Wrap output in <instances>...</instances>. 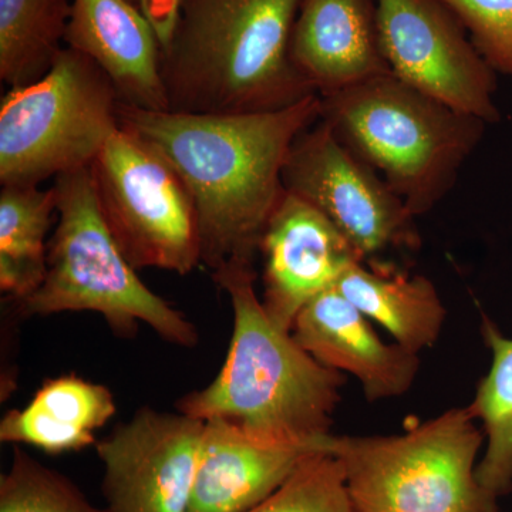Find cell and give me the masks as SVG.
<instances>
[{
    "label": "cell",
    "mask_w": 512,
    "mask_h": 512,
    "mask_svg": "<svg viewBox=\"0 0 512 512\" xmlns=\"http://www.w3.org/2000/svg\"><path fill=\"white\" fill-rule=\"evenodd\" d=\"M390 73L431 99L487 124L501 120L497 73L441 0H376Z\"/></svg>",
    "instance_id": "obj_10"
},
{
    "label": "cell",
    "mask_w": 512,
    "mask_h": 512,
    "mask_svg": "<svg viewBox=\"0 0 512 512\" xmlns=\"http://www.w3.org/2000/svg\"><path fill=\"white\" fill-rule=\"evenodd\" d=\"M131 3H134V5L138 6L140 8V0H130Z\"/></svg>",
    "instance_id": "obj_26"
},
{
    "label": "cell",
    "mask_w": 512,
    "mask_h": 512,
    "mask_svg": "<svg viewBox=\"0 0 512 512\" xmlns=\"http://www.w3.org/2000/svg\"><path fill=\"white\" fill-rule=\"evenodd\" d=\"M101 215L136 271L190 275L201 265L197 208L177 171L120 127L90 165Z\"/></svg>",
    "instance_id": "obj_8"
},
{
    "label": "cell",
    "mask_w": 512,
    "mask_h": 512,
    "mask_svg": "<svg viewBox=\"0 0 512 512\" xmlns=\"http://www.w3.org/2000/svg\"><path fill=\"white\" fill-rule=\"evenodd\" d=\"M488 66L512 79V0H441Z\"/></svg>",
    "instance_id": "obj_24"
},
{
    "label": "cell",
    "mask_w": 512,
    "mask_h": 512,
    "mask_svg": "<svg viewBox=\"0 0 512 512\" xmlns=\"http://www.w3.org/2000/svg\"><path fill=\"white\" fill-rule=\"evenodd\" d=\"M205 421L184 413L138 410L97 441L110 512H188Z\"/></svg>",
    "instance_id": "obj_11"
},
{
    "label": "cell",
    "mask_w": 512,
    "mask_h": 512,
    "mask_svg": "<svg viewBox=\"0 0 512 512\" xmlns=\"http://www.w3.org/2000/svg\"><path fill=\"white\" fill-rule=\"evenodd\" d=\"M57 215L55 185H2L0 191V291L20 301L35 293L47 271V234Z\"/></svg>",
    "instance_id": "obj_19"
},
{
    "label": "cell",
    "mask_w": 512,
    "mask_h": 512,
    "mask_svg": "<svg viewBox=\"0 0 512 512\" xmlns=\"http://www.w3.org/2000/svg\"><path fill=\"white\" fill-rule=\"evenodd\" d=\"M181 3L183 0H140V9L156 30L161 50L173 35L178 15H180Z\"/></svg>",
    "instance_id": "obj_25"
},
{
    "label": "cell",
    "mask_w": 512,
    "mask_h": 512,
    "mask_svg": "<svg viewBox=\"0 0 512 512\" xmlns=\"http://www.w3.org/2000/svg\"><path fill=\"white\" fill-rule=\"evenodd\" d=\"M318 451L323 450L269 446L225 421H205L188 512H245Z\"/></svg>",
    "instance_id": "obj_16"
},
{
    "label": "cell",
    "mask_w": 512,
    "mask_h": 512,
    "mask_svg": "<svg viewBox=\"0 0 512 512\" xmlns=\"http://www.w3.org/2000/svg\"><path fill=\"white\" fill-rule=\"evenodd\" d=\"M120 127L154 148L187 185L197 208L201 265L254 264L286 192L293 143L320 117V96L265 113L188 114L120 104Z\"/></svg>",
    "instance_id": "obj_1"
},
{
    "label": "cell",
    "mask_w": 512,
    "mask_h": 512,
    "mask_svg": "<svg viewBox=\"0 0 512 512\" xmlns=\"http://www.w3.org/2000/svg\"><path fill=\"white\" fill-rule=\"evenodd\" d=\"M211 274L231 301V343L217 377L178 400V412L225 421L269 446L329 450L345 375L269 319L256 295L254 264L231 262Z\"/></svg>",
    "instance_id": "obj_2"
},
{
    "label": "cell",
    "mask_w": 512,
    "mask_h": 512,
    "mask_svg": "<svg viewBox=\"0 0 512 512\" xmlns=\"http://www.w3.org/2000/svg\"><path fill=\"white\" fill-rule=\"evenodd\" d=\"M259 252L264 256L262 305L288 332L303 306L366 261L322 212L288 191L266 225Z\"/></svg>",
    "instance_id": "obj_12"
},
{
    "label": "cell",
    "mask_w": 512,
    "mask_h": 512,
    "mask_svg": "<svg viewBox=\"0 0 512 512\" xmlns=\"http://www.w3.org/2000/svg\"><path fill=\"white\" fill-rule=\"evenodd\" d=\"M299 0H183L161 50L168 111L265 113L318 94L291 59Z\"/></svg>",
    "instance_id": "obj_3"
},
{
    "label": "cell",
    "mask_w": 512,
    "mask_h": 512,
    "mask_svg": "<svg viewBox=\"0 0 512 512\" xmlns=\"http://www.w3.org/2000/svg\"><path fill=\"white\" fill-rule=\"evenodd\" d=\"M0 512H110L87 500L69 480L13 447L12 464L0 477Z\"/></svg>",
    "instance_id": "obj_22"
},
{
    "label": "cell",
    "mask_w": 512,
    "mask_h": 512,
    "mask_svg": "<svg viewBox=\"0 0 512 512\" xmlns=\"http://www.w3.org/2000/svg\"><path fill=\"white\" fill-rule=\"evenodd\" d=\"M120 104L109 76L64 47L42 79L0 101V184L40 185L89 168L120 128Z\"/></svg>",
    "instance_id": "obj_7"
},
{
    "label": "cell",
    "mask_w": 512,
    "mask_h": 512,
    "mask_svg": "<svg viewBox=\"0 0 512 512\" xmlns=\"http://www.w3.org/2000/svg\"><path fill=\"white\" fill-rule=\"evenodd\" d=\"M484 441L467 404L403 434H333L328 448L355 512H498V498L476 477Z\"/></svg>",
    "instance_id": "obj_6"
},
{
    "label": "cell",
    "mask_w": 512,
    "mask_h": 512,
    "mask_svg": "<svg viewBox=\"0 0 512 512\" xmlns=\"http://www.w3.org/2000/svg\"><path fill=\"white\" fill-rule=\"evenodd\" d=\"M282 183L332 221L366 261L390 248H419L416 218L402 198L340 143L326 121L296 138Z\"/></svg>",
    "instance_id": "obj_9"
},
{
    "label": "cell",
    "mask_w": 512,
    "mask_h": 512,
    "mask_svg": "<svg viewBox=\"0 0 512 512\" xmlns=\"http://www.w3.org/2000/svg\"><path fill=\"white\" fill-rule=\"evenodd\" d=\"M363 315L383 326L394 342L420 355L433 348L447 318L439 291L423 275L409 276L386 266L349 268L335 285Z\"/></svg>",
    "instance_id": "obj_18"
},
{
    "label": "cell",
    "mask_w": 512,
    "mask_h": 512,
    "mask_svg": "<svg viewBox=\"0 0 512 512\" xmlns=\"http://www.w3.org/2000/svg\"><path fill=\"white\" fill-rule=\"evenodd\" d=\"M64 45L109 76L124 106L168 111L160 39L130 0H72Z\"/></svg>",
    "instance_id": "obj_14"
},
{
    "label": "cell",
    "mask_w": 512,
    "mask_h": 512,
    "mask_svg": "<svg viewBox=\"0 0 512 512\" xmlns=\"http://www.w3.org/2000/svg\"><path fill=\"white\" fill-rule=\"evenodd\" d=\"M319 119L383 178L414 218L450 194L488 126L392 73L320 96Z\"/></svg>",
    "instance_id": "obj_4"
},
{
    "label": "cell",
    "mask_w": 512,
    "mask_h": 512,
    "mask_svg": "<svg viewBox=\"0 0 512 512\" xmlns=\"http://www.w3.org/2000/svg\"><path fill=\"white\" fill-rule=\"evenodd\" d=\"M291 59L322 97L390 73L380 47L376 0H299Z\"/></svg>",
    "instance_id": "obj_15"
},
{
    "label": "cell",
    "mask_w": 512,
    "mask_h": 512,
    "mask_svg": "<svg viewBox=\"0 0 512 512\" xmlns=\"http://www.w3.org/2000/svg\"><path fill=\"white\" fill-rule=\"evenodd\" d=\"M245 512H355L345 471L329 450L306 458L278 490Z\"/></svg>",
    "instance_id": "obj_23"
},
{
    "label": "cell",
    "mask_w": 512,
    "mask_h": 512,
    "mask_svg": "<svg viewBox=\"0 0 512 512\" xmlns=\"http://www.w3.org/2000/svg\"><path fill=\"white\" fill-rule=\"evenodd\" d=\"M72 0H0V79L9 89L42 79L66 47Z\"/></svg>",
    "instance_id": "obj_20"
},
{
    "label": "cell",
    "mask_w": 512,
    "mask_h": 512,
    "mask_svg": "<svg viewBox=\"0 0 512 512\" xmlns=\"http://www.w3.org/2000/svg\"><path fill=\"white\" fill-rule=\"evenodd\" d=\"M291 333L322 365L355 377L369 402L403 396L420 372L419 355L383 342L370 319L335 286L303 306Z\"/></svg>",
    "instance_id": "obj_13"
},
{
    "label": "cell",
    "mask_w": 512,
    "mask_h": 512,
    "mask_svg": "<svg viewBox=\"0 0 512 512\" xmlns=\"http://www.w3.org/2000/svg\"><path fill=\"white\" fill-rule=\"evenodd\" d=\"M57 225L49 239L47 271L39 289L20 301L6 299L19 318L63 312L100 313L119 338H133L140 323L165 342L192 348L198 330L148 289L111 235L89 168L55 178Z\"/></svg>",
    "instance_id": "obj_5"
},
{
    "label": "cell",
    "mask_w": 512,
    "mask_h": 512,
    "mask_svg": "<svg viewBox=\"0 0 512 512\" xmlns=\"http://www.w3.org/2000/svg\"><path fill=\"white\" fill-rule=\"evenodd\" d=\"M106 386L77 375L47 379L32 402L10 410L0 421V441L30 446L47 454L72 453L96 446L94 431L116 414Z\"/></svg>",
    "instance_id": "obj_17"
},
{
    "label": "cell",
    "mask_w": 512,
    "mask_h": 512,
    "mask_svg": "<svg viewBox=\"0 0 512 512\" xmlns=\"http://www.w3.org/2000/svg\"><path fill=\"white\" fill-rule=\"evenodd\" d=\"M481 335L493 362L468 404L485 437L476 477L487 493L501 498L512 491V339L488 318L483 319Z\"/></svg>",
    "instance_id": "obj_21"
}]
</instances>
